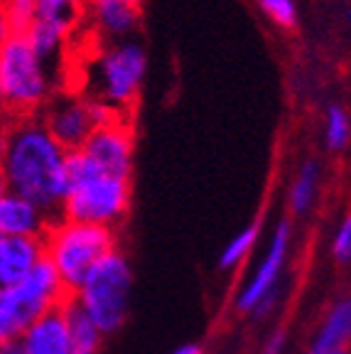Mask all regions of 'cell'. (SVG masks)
I'll return each mask as SVG.
<instances>
[{
    "mask_svg": "<svg viewBox=\"0 0 351 354\" xmlns=\"http://www.w3.org/2000/svg\"><path fill=\"white\" fill-rule=\"evenodd\" d=\"M66 150L50 136L42 118L22 116L10 123L0 172L6 187L30 199L52 219L59 216L66 192Z\"/></svg>",
    "mask_w": 351,
    "mask_h": 354,
    "instance_id": "1",
    "label": "cell"
},
{
    "mask_svg": "<svg viewBox=\"0 0 351 354\" xmlns=\"http://www.w3.org/2000/svg\"><path fill=\"white\" fill-rule=\"evenodd\" d=\"M66 192L59 216L79 224L113 229L131 207V180L101 170L82 150L66 153Z\"/></svg>",
    "mask_w": 351,
    "mask_h": 354,
    "instance_id": "2",
    "label": "cell"
},
{
    "mask_svg": "<svg viewBox=\"0 0 351 354\" xmlns=\"http://www.w3.org/2000/svg\"><path fill=\"white\" fill-rule=\"evenodd\" d=\"M50 62H44L22 35H12L0 47V111L12 121L37 116L52 101Z\"/></svg>",
    "mask_w": 351,
    "mask_h": 354,
    "instance_id": "3",
    "label": "cell"
},
{
    "mask_svg": "<svg viewBox=\"0 0 351 354\" xmlns=\"http://www.w3.org/2000/svg\"><path fill=\"white\" fill-rule=\"evenodd\" d=\"M113 249V229L79 224V221L61 219V216L50 221V227L42 236L44 261L55 268L59 281L64 283L69 298L82 286V281L88 276L93 266Z\"/></svg>",
    "mask_w": 351,
    "mask_h": 354,
    "instance_id": "4",
    "label": "cell"
},
{
    "mask_svg": "<svg viewBox=\"0 0 351 354\" xmlns=\"http://www.w3.org/2000/svg\"><path fill=\"white\" fill-rule=\"evenodd\" d=\"M131 290L133 268L126 254L113 249L88 271L69 300L99 327L101 335H111L126 322Z\"/></svg>",
    "mask_w": 351,
    "mask_h": 354,
    "instance_id": "5",
    "label": "cell"
},
{
    "mask_svg": "<svg viewBox=\"0 0 351 354\" xmlns=\"http://www.w3.org/2000/svg\"><path fill=\"white\" fill-rule=\"evenodd\" d=\"M148 72L145 47L135 39H118L96 52L88 64V99L104 101L121 111L135 104Z\"/></svg>",
    "mask_w": 351,
    "mask_h": 354,
    "instance_id": "6",
    "label": "cell"
},
{
    "mask_svg": "<svg viewBox=\"0 0 351 354\" xmlns=\"http://www.w3.org/2000/svg\"><path fill=\"white\" fill-rule=\"evenodd\" d=\"M69 300L66 288L47 261H39L32 271L12 288H0V344L20 339V335L37 320Z\"/></svg>",
    "mask_w": 351,
    "mask_h": 354,
    "instance_id": "7",
    "label": "cell"
},
{
    "mask_svg": "<svg viewBox=\"0 0 351 354\" xmlns=\"http://www.w3.org/2000/svg\"><path fill=\"white\" fill-rule=\"evenodd\" d=\"M121 116V111L111 109L104 101L88 99V96H59L47 104L42 123L52 138L66 153H72V150H82V145L99 126H106Z\"/></svg>",
    "mask_w": 351,
    "mask_h": 354,
    "instance_id": "8",
    "label": "cell"
},
{
    "mask_svg": "<svg viewBox=\"0 0 351 354\" xmlns=\"http://www.w3.org/2000/svg\"><path fill=\"white\" fill-rule=\"evenodd\" d=\"M84 17V0H35L32 17L22 37L44 62H57Z\"/></svg>",
    "mask_w": 351,
    "mask_h": 354,
    "instance_id": "9",
    "label": "cell"
},
{
    "mask_svg": "<svg viewBox=\"0 0 351 354\" xmlns=\"http://www.w3.org/2000/svg\"><path fill=\"white\" fill-rule=\"evenodd\" d=\"M290 254V224L280 221L273 232V239L268 243V251L256 266L251 281L238 290L236 305L241 313H256L260 303L270 298H278V281L285 271V261Z\"/></svg>",
    "mask_w": 351,
    "mask_h": 354,
    "instance_id": "10",
    "label": "cell"
},
{
    "mask_svg": "<svg viewBox=\"0 0 351 354\" xmlns=\"http://www.w3.org/2000/svg\"><path fill=\"white\" fill-rule=\"evenodd\" d=\"M133 150H135L133 128L123 116L106 126H99L82 145V153L88 155L101 170L113 177H123V180H131Z\"/></svg>",
    "mask_w": 351,
    "mask_h": 354,
    "instance_id": "11",
    "label": "cell"
},
{
    "mask_svg": "<svg viewBox=\"0 0 351 354\" xmlns=\"http://www.w3.org/2000/svg\"><path fill=\"white\" fill-rule=\"evenodd\" d=\"M52 216L44 214L37 205L20 194L6 192L0 194V236H25V239H42Z\"/></svg>",
    "mask_w": 351,
    "mask_h": 354,
    "instance_id": "12",
    "label": "cell"
},
{
    "mask_svg": "<svg viewBox=\"0 0 351 354\" xmlns=\"http://www.w3.org/2000/svg\"><path fill=\"white\" fill-rule=\"evenodd\" d=\"M84 6L93 28L113 42L131 37L137 30L140 0H84Z\"/></svg>",
    "mask_w": 351,
    "mask_h": 354,
    "instance_id": "13",
    "label": "cell"
},
{
    "mask_svg": "<svg viewBox=\"0 0 351 354\" xmlns=\"http://www.w3.org/2000/svg\"><path fill=\"white\" fill-rule=\"evenodd\" d=\"M17 342H20L22 354H72L64 305L39 315L22 332Z\"/></svg>",
    "mask_w": 351,
    "mask_h": 354,
    "instance_id": "14",
    "label": "cell"
},
{
    "mask_svg": "<svg viewBox=\"0 0 351 354\" xmlns=\"http://www.w3.org/2000/svg\"><path fill=\"white\" fill-rule=\"evenodd\" d=\"M42 259V239L3 236L0 239V288H12L25 281V276Z\"/></svg>",
    "mask_w": 351,
    "mask_h": 354,
    "instance_id": "15",
    "label": "cell"
},
{
    "mask_svg": "<svg viewBox=\"0 0 351 354\" xmlns=\"http://www.w3.org/2000/svg\"><path fill=\"white\" fill-rule=\"evenodd\" d=\"M351 335V303L349 300H336L332 310L324 317L322 327L314 335L307 354H336L346 349Z\"/></svg>",
    "mask_w": 351,
    "mask_h": 354,
    "instance_id": "16",
    "label": "cell"
},
{
    "mask_svg": "<svg viewBox=\"0 0 351 354\" xmlns=\"http://www.w3.org/2000/svg\"><path fill=\"white\" fill-rule=\"evenodd\" d=\"M64 315L66 325H69V349H72V354H99L101 339H104L99 327L93 325L72 300H66Z\"/></svg>",
    "mask_w": 351,
    "mask_h": 354,
    "instance_id": "17",
    "label": "cell"
},
{
    "mask_svg": "<svg viewBox=\"0 0 351 354\" xmlns=\"http://www.w3.org/2000/svg\"><path fill=\"white\" fill-rule=\"evenodd\" d=\"M319 180H322V167L314 160L302 162L295 180L290 185V207L295 214H307L317 199Z\"/></svg>",
    "mask_w": 351,
    "mask_h": 354,
    "instance_id": "18",
    "label": "cell"
},
{
    "mask_svg": "<svg viewBox=\"0 0 351 354\" xmlns=\"http://www.w3.org/2000/svg\"><path fill=\"white\" fill-rule=\"evenodd\" d=\"M256 239H258V224H248L246 229H241L236 236L226 243V249L221 251V256H219L221 268H224V271H236L238 266L248 259V254L253 251Z\"/></svg>",
    "mask_w": 351,
    "mask_h": 354,
    "instance_id": "19",
    "label": "cell"
},
{
    "mask_svg": "<svg viewBox=\"0 0 351 354\" xmlns=\"http://www.w3.org/2000/svg\"><path fill=\"white\" fill-rule=\"evenodd\" d=\"M324 143L327 148L339 153L349 143V116H346L344 106L332 104L327 109V121H324Z\"/></svg>",
    "mask_w": 351,
    "mask_h": 354,
    "instance_id": "20",
    "label": "cell"
},
{
    "mask_svg": "<svg viewBox=\"0 0 351 354\" xmlns=\"http://www.w3.org/2000/svg\"><path fill=\"white\" fill-rule=\"evenodd\" d=\"M263 12L280 28H295L297 25V6L295 0H258Z\"/></svg>",
    "mask_w": 351,
    "mask_h": 354,
    "instance_id": "21",
    "label": "cell"
},
{
    "mask_svg": "<svg viewBox=\"0 0 351 354\" xmlns=\"http://www.w3.org/2000/svg\"><path fill=\"white\" fill-rule=\"evenodd\" d=\"M332 254L339 263H349L351 259V216H344L336 227L334 239H332Z\"/></svg>",
    "mask_w": 351,
    "mask_h": 354,
    "instance_id": "22",
    "label": "cell"
},
{
    "mask_svg": "<svg viewBox=\"0 0 351 354\" xmlns=\"http://www.w3.org/2000/svg\"><path fill=\"white\" fill-rule=\"evenodd\" d=\"M285 342H287V335L283 330H278L273 337L265 342V347L260 354H285Z\"/></svg>",
    "mask_w": 351,
    "mask_h": 354,
    "instance_id": "23",
    "label": "cell"
},
{
    "mask_svg": "<svg viewBox=\"0 0 351 354\" xmlns=\"http://www.w3.org/2000/svg\"><path fill=\"white\" fill-rule=\"evenodd\" d=\"M15 35V30H12V22H10V17H8V12H6V8L0 6V47L8 42V39Z\"/></svg>",
    "mask_w": 351,
    "mask_h": 354,
    "instance_id": "24",
    "label": "cell"
},
{
    "mask_svg": "<svg viewBox=\"0 0 351 354\" xmlns=\"http://www.w3.org/2000/svg\"><path fill=\"white\" fill-rule=\"evenodd\" d=\"M10 123H12V118L6 116V113L0 111V158H3V153H6L8 136H10Z\"/></svg>",
    "mask_w": 351,
    "mask_h": 354,
    "instance_id": "25",
    "label": "cell"
},
{
    "mask_svg": "<svg viewBox=\"0 0 351 354\" xmlns=\"http://www.w3.org/2000/svg\"><path fill=\"white\" fill-rule=\"evenodd\" d=\"M0 354H22L20 342H17V339H10V342H3V344H0Z\"/></svg>",
    "mask_w": 351,
    "mask_h": 354,
    "instance_id": "26",
    "label": "cell"
},
{
    "mask_svg": "<svg viewBox=\"0 0 351 354\" xmlns=\"http://www.w3.org/2000/svg\"><path fill=\"white\" fill-rule=\"evenodd\" d=\"M172 354H202V347L189 342V344H182V347H177Z\"/></svg>",
    "mask_w": 351,
    "mask_h": 354,
    "instance_id": "27",
    "label": "cell"
},
{
    "mask_svg": "<svg viewBox=\"0 0 351 354\" xmlns=\"http://www.w3.org/2000/svg\"><path fill=\"white\" fill-rule=\"evenodd\" d=\"M6 177H3V172H0V194H3V192H6Z\"/></svg>",
    "mask_w": 351,
    "mask_h": 354,
    "instance_id": "28",
    "label": "cell"
},
{
    "mask_svg": "<svg viewBox=\"0 0 351 354\" xmlns=\"http://www.w3.org/2000/svg\"><path fill=\"white\" fill-rule=\"evenodd\" d=\"M336 354H349V352H346V349H341V352H336Z\"/></svg>",
    "mask_w": 351,
    "mask_h": 354,
    "instance_id": "29",
    "label": "cell"
},
{
    "mask_svg": "<svg viewBox=\"0 0 351 354\" xmlns=\"http://www.w3.org/2000/svg\"><path fill=\"white\" fill-rule=\"evenodd\" d=\"M0 239H3V236H0Z\"/></svg>",
    "mask_w": 351,
    "mask_h": 354,
    "instance_id": "30",
    "label": "cell"
}]
</instances>
